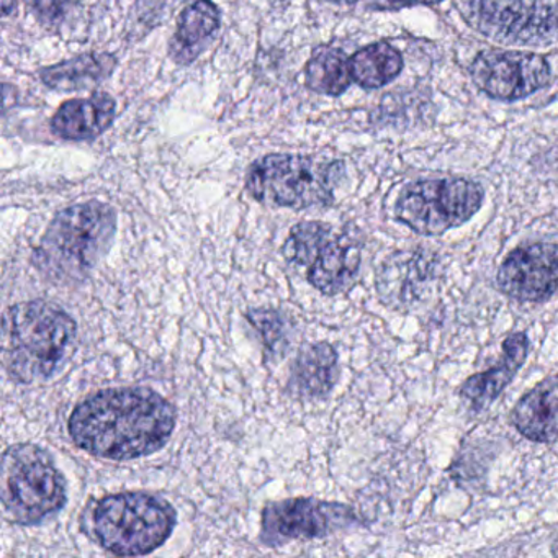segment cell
I'll use <instances>...</instances> for the list:
<instances>
[{"instance_id":"19","label":"cell","mask_w":558,"mask_h":558,"mask_svg":"<svg viewBox=\"0 0 558 558\" xmlns=\"http://www.w3.org/2000/svg\"><path fill=\"white\" fill-rule=\"evenodd\" d=\"M117 58L109 53H86L53 66L44 68L38 73L41 83L57 93L94 89L112 76Z\"/></svg>"},{"instance_id":"2","label":"cell","mask_w":558,"mask_h":558,"mask_svg":"<svg viewBox=\"0 0 558 558\" xmlns=\"http://www.w3.org/2000/svg\"><path fill=\"white\" fill-rule=\"evenodd\" d=\"M77 325L70 313L45 300L17 303L2 323V362L15 384L53 377L74 352Z\"/></svg>"},{"instance_id":"22","label":"cell","mask_w":558,"mask_h":558,"mask_svg":"<svg viewBox=\"0 0 558 558\" xmlns=\"http://www.w3.org/2000/svg\"><path fill=\"white\" fill-rule=\"evenodd\" d=\"M247 319L259 332L267 351H282V345L287 342V323L280 313L274 310H251Z\"/></svg>"},{"instance_id":"6","label":"cell","mask_w":558,"mask_h":558,"mask_svg":"<svg viewBox=\"0 0 558 558\" xmlns=\"http://www.w3.org/2000/svg\"><path fill=\"white\" fill-rule=\"evenodd\" d=\"M344 168L339 161L313 156L267 155L257 159L246 175V191L260 204L306 210L328 207Z\"/></svg>"},{"instance_id":"11","label":"cell","mask_w":558,"mask_h":558,"mask_svg":"<svg viewBox=\"0 0 558 558\" xmlns=\"http://www.w3.org/2000/svg\"><path fill=\"white\" fill-rule=\"evenodd\" d=\"M470 74L486 96L514 102L547 86L551 71L547 60L538 54L483 51L473 60Z\"/></svg>"},{"instance_id":"24","label":"cell","mask_w":558,"mask_h":558,"mask_svg":"<svg viewBox=\"0 0 558 558\" xmlns=\"http://www.w3.org/2000/svg\"><path fill=\"white\" fill-rule=\"evenodd\" d=\"M440 0H374L372 9L375 11H398V9L410 8V5L437 4Z\"/></svg>"},{"instance_id":"25","label":"cell","mask_w":558,"mask_h":558,"mask_svg":"<svg viewBox=\"0 0 558 558\" xmlns=\"http://www.w3.org/2000/svg\"><path fill=\"white\" fill-rule=\"evenodd\" d=\"M17 12V0H2V15L9 17Z\"/></svg>"},{"instance_id":"3","label":"cell","mask_w":558,"mask_h":558,"mask_svg":"<svg viewBox=\"0 0 558 558\" xmlns=\"http://www.w3.org/2000/svg\"><path fill=\"white\" fill-rule=\"evenodd\" d=\"M117 214L99 201L58 211L34 254L35 266L60 283L86 279L112 247Z\"/></svg>"},{"instance_id":"17","label":"cell","mask_w":558,"mask_h":558,"mask_svg":"<svg viewBox=\"0 0 558 558\" xmlns=\"http://www.w3.org/2000/svg\"><path fill=\"white\" fill-rule=\"evenodd\" d=\"M221 25L220 9L211 0H195L181 12L169 44V57L182 66L194 63Z\"/></svg>"},{"instance_id":"1","label":"cell","mask_w":558,"mask_h":558,"mask_svg":"<svg viewBox=\"0 0 558 558\" xmlns=\"http://www.w3.org/2000/svg\"><path fill=\"white\" fill-rule=\"evenodd\" d=\"M175 408L149 388H110L81 401L68 429L80 449L126 462L158 452L171 439Z\"/></svg>"},{"instance_id":"26","label":"cell","mask_w":558,"mask_h":558,"mask_svg":"<svg viewBox=\"0 0 558 558\" xmlns=\"http://www.w3.org/2000/svg\"><path fill=\"white\" fill-rule=\"evenodd\" d=\"M323 2H331V4H355L357 0H323Z\"/></svg>"},{"instance_id":"14","label":"cell","mask_w":558,"mask_h":558,"mask_svg":"<svg viewBox=\"0 0 558 558\" xmlns=\"http://www.w3.org/2000/svg\"><path fill=\"white\" fill-rule=\"evenodd\" d=\"M117 104L109 94L94 93L87 99L64 102L51 119L54 135L68 142H89L113 125Z\"/></svg>"},{"instance_id":"7","label":"cell","mask_w":558,"mask_h":558,"mask_svg":"<svg viewBox=\"0 0 558 558\" xmlns=\"http://www.w3.org/2000/svg\"><path fill=\"white\" fill-rule=\"evenodd\" d=\"M289 266L303 270L323 295H339L354 287L362 264V244L354 234L323 221L295 225L283 244Z\"/></svg>"},{"instance_id":"16","label":"cell","mask_w":558,"mask_h":558,"mask_svg":"<svg viewBox=\"0 0 558 558\" xmlns=\"http://www.w3.org/2000/svg\"><path fill=\"white\" fill-rule=\"evenodd\" d=\"M338 352L328 342L306 345L296 355L289 381L290 393L303 400L328 397L338 381Z\"/></svg>"},{"instance_id":"10","label":"cell","mask_w":558,"mask_h":558,"mask_svg":"<svg viewBox=\"0 0 558 558\" xmlns=\"http://www.w3.org/2000/svg\"><path fill=\"white\" fill-rule=\"evenodd\" d=\"M354 509L341 502L292 498L272 502L263 511L260 541L269 547L292 541L328 537L357 524Z\"/></svg>"},{"instance_id":"9","label":"cell","mask_w":558,"mask_h":558,"mask_svg":"<svg viewBox=\"0 0 558 558\" xmlns=\"http://www.w3.org/2000/svg\"><path fill=\"white\" fill-rule=\"evenodd\" d=\"M465 19L498 44L544 47L558 40V0H469Z\"/></svg>"},{"instance_id":"18","label":"cell","mask_w":558,"mask_h":558,"mask_svg":"<svg viewBox=\"0 0 558 558\" xmlns=\"http://www.w3.org/2000/svg\"><path fill=\"white\" fill-rule=\"evenodd\" d=\"M515 429L534 442L558 437V380L544 381L521 398L512 410Z\"/></svg>"},{"instance_id":"8","label":"cell","mask_w":558,"mask_h":558,"mask_svg":"<svg viewBox=\"0 0 558 558\" xmlns=\"http://www.w3.org/2000/svg\"><path fill=\"white\" fill-rule=\"evenodd\" d=\"M485 192L466 179H434L408 185L395 208L398 221L426 236L466 223L482 208Z\"/></svg>"},{"instance_id":"5","label":"cell","mask_w":558,"mask_h":558,"mask_svg":"<svg viewBox=\"0 0 558 558\" xmlns=\"http://www.w3.org/2000/svg\"><path fill=\"white\" fill-rule=\"evenodd\" d=\"M0 499L8 521L38 524L66 505V482L47 449L12 444L2 456Z\"/></svg>"},{"instance_id":"12","label":"cell","mask_w":558,"mask_h":558,"mask_svg":"<svg viewBox=\"0 0 558 558\" xmlns=\"http://www.w3.org/2000/svg\"><path fill=\"white\" fill-rule=\"evenodd\" d=\"M499 290L518 302H544L558 292V243L525 244L508 254Z\"/></svg>"},{"instance_id":"23","label":"cell","mask_w":558,"mask_h":558,"mask_svg":"<svg viewBox=\"0 0 558 558\" xmlns=\"http://www.w3.org/2000/svg\"><path fill=\"white\" fill-rule=\"evenodd\" d=\"M25 4L38 24L53 28L63 19L68 0H25Z\"/></svg>"},{"instance_id":"15","label":"cell","mask_w":558,"mask_h":558,"mask_svg":"<svg viewBox=\"0 0 558 558\" xmlns=\"http://www.w3.org/2000/svg\"><path fill=\"white\" fill-rule=\"evenodd\" d=\"M527 354L529 339L525 332L509 336L502 342V357L499 364L470 377L460 388V397L475 410L488 407L511 384L519 368L524 365Z\"/></svg>"},{"instance_id":"4","label":"cell","mask_w":558,"mask_h":558,"mask_svg":"<svg viewBox=\"0 0 558 558\" xmlns=\"http://www.w3.org/2000/svg\"><path fill=\"white\" fill-rule=\"evenodd\" d=\"M178 514L171 502L149 493L104 496L90 511L93 537L119 557H142L166 544Z\"/></svg>"},{"instance_id":"20","label":"cell","mask_w":558,"mask_h":558,"mask_svg":"<svg viewBox=\"0 0 558 558\" xmlns=\"http://www.w3.org/2000/svg\"><path fill=\"white\" fill-rule=\"evenodd\" d=\"M305 83L313 93L331 97L341 96L354 83L351 60L338 48H316L306 63Z\"/></svg>"},{"instance_id":"21","label":"cell","mask_w":558,"mask_h":558,"mask_svg":"<svg viewBox=\"0 0 558 558\" xmlns=\"http://www.w3.org/2000/svg\"><path fill=\"white\" fill-rule=\"evenodd\" d=\"M403 58L387 41L368 45L351 58L352 80L364 89H380L400 76Z\"/></svg>"},{"instance_id":"13","label":"cell","mask_w":558,"mask_h":558,"mask_svg":"<svg viewBox=\"0 0 558 558\" xmlns=\"http://www.w3.org/2000/svg\"><path fill=\"white\" fill-rule=\"evenodd\" d=\"M436 277V260L427 253H397L385 260L377 277L381 302L395 310L416 305Z\"/></svg>"}]
</instances>
